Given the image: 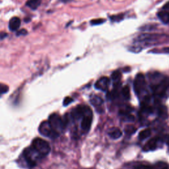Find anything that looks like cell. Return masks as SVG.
<instances>
[{"instance_id": "cell-1", "label": "cell", "mask_w": 169, "mask_h": 169, "mask_svg": "<svg viewBox=\"0 0 169 169\" xmlns=\"http://www.w3.org/2000/svg\"><path fill=\"white\" fill-rule=\"evenodd\" d=\"M43 158L32 146L25 149L22 154V161L28 168H32L36 165L37 162Z\"/></svg>"}, {"instance_id": "cell-2", "label": "cell", "mask_w": 169, "mask_h": 169, "mask_svg": "<svg viewBox=\"0 0 169 169\" xmlns=\"http://www.w3.org/2000/svg\"><path fill=\"white\" fill-rule=\"evenodd\" d=\"M31 146L39 153L42 158L46 157L50 153L51 150L50 144L48 141L39 138H35L32 141Z\"/></svg>"}, {"instance_id": "cell-3", "label": "cell", "mask_w": 169, "mask_h": 169, "mask_svg": "<svg viewBox=\"0 0 169 169\" xmlns=\"http://www.w3.org/2000/svg\"><path fill=\"white\" fill-rule=\"evenodd\" d=\"M167 37V35L160 34H149L143 33L139 35L135 41L137 43H143L145 45H151L152 43H155Z\"/></svg>"}, {"instance_id": "cell-4", "label": "cell", "mask_w": 169, "mask_h": 169, "mask_svg": "<svg viewBox=\"0 0 169 169\" xmlns=\"http://www.w3.org/2000/svg\"><path fill=\"white\" fill-rule=\"evenodd\" d=\"M48 122L54 132L58 135L61 132H62L65 126L63 120L58 114H51L49 116Z\"/></svg>"}, {"instance_id": "cell-5", "label": "cell", "mask_w": 169, "mask_h": 169, "mask_svg": "<svg viewBox=\"0 0 169 169\" xmlns=\"http://www.w3.org/2000/svg\"><path fill=\"white\" fill-rule=\"evenodd\" d=\"M39 131L40 134L50 138H56L59 135L56 132H54L48 121H45L41 123Z\"/></svg>"}, {"instance_id": "cell-6", "label": "cell", "mask_w": 169, "mask_h": 169, "mask_svg": "<svg viewBox=\"0 0 169 169\" xmlns=\"http://www.w3.org/2000/svg\"><path fill=\"white\" fill-rule=\"evenodd\" d=\"M145 85V78L142 73H138L136 75L134 81V91L136 94H139L144 89Z\"/></svg>"}, {"instance_id": "cell-7", "label": "cell", "mask_w": 169, "mask_h": 169, "mask_svg": "<svg viewBox=\"0 0 169 169\" xmlns=\"http://www.w3.org/2000/svg\"><path fill=\"white\" fill-rule=\"evenodd\" d=\"M90 112H91L89 107L80 105L73 109V111L72 112V117L74 119L79 120L83 118L87 114Z\"/></svg>"}, {"instance_id": "cell-8", "label": "cell", "mask_w": 169, "mask_h": 169, "mask_svg": "<svg viewBox=\"0 0 169 169\" xmlns=\"http://www.w3.org/2000/svg\"><path fill=\"white\" fill-rule=\"evenodd\" d=\"M169 86V80L165 79L161 81V83L153 87V91L156 95L162 96L165 93L167 87Z\"/></svg>"}, {"instance_id": "cell-9", "label": "cell", "mask_w": 169, "mask_h": 169, "mask_svg": "<svg viewBox=\"0 0 169 169\" xmlns=\"http://www.w3.org/2000/svg\"><path fill=\"white\" fill-rule=\"evenodd\" d=\"M110 79L107 77H102L98 80L95 83V88L101 91H106L108 89Z\"/></svg>"}, {"instance_id": "cell-10", "label": "cell", "mask_w": 169, "mask_h": 169, "mask_svg": "<svg viewBox=\"0 0 169 169\" xmlns=\"http://www.w3.org/2000/svg\"><path fill=\"white\" fill-rule=\"evenodd\" d=\"M92 119V118L91 112L89 113L88 114H86V115H85L83 117L82 121H81V127L83 131L87 132V131L89 130L91 126Z\"/></svg>"}, {"instance_id": "cell-11", "label": "cell", "mask_w": 169, "mask_h": 169, "mask_svg": "<svg viewBox=\"0 0 169 169\" xmlns=\"http://www.w3.org/2000/svg\"><path fill=\"white\" fill-rule=\"evenodd\" d=\"M159 141V138H153L151 139L149 141H148V143L145 145L143 150L145 151L155 150L157 148V145Z\"/></svg>"}, {"instance_id": "cell-12", "label": "cell", "mask_w": 169, "mask_h": 169, "mask_svg": "<svg viewBox=\"0 0 169 169\" xmlns=\"http://www.w3.org/2000/svg\"><path fill=\"white\" fill-rule=\"evenodd\" d=\"M21 25V19L19 17H14L11 19L9 23V28L12 31H16L19 29Z\"/></svg>"}, {"instance_id": "cell-13", "label": "cell", "mask_w": 169, "mask_h": 169, "mask_svg": "<svg viewBox=\"0 0 169 169\" xmlns=\"http://www.w3.org/2000/svg\"><path fill=\"white\" fill-rule=\"evenodd\" d=\"M108 134L110 138L113 139H117L122 137V132L120 129L118 128H112L109 129Z\"/></svg>"}, {"instance_id": "cell-14", "label": "cell", "mask_w": 169, "mask_h": 169, "mask_svg": "<svg viewBox=\"0 0 169 169\" xmlns=\"http://www.w3.org/2000/svg\"><path fill=\"white\" fill-rule=\"evenodd\" d=\"M157 17L164 24H169V11L162 10L157 13Z\"/></svg>"}, {"instance_id": "cell-15", "label": "cell", "mask_w": 169, "mask_h": 169, "mask_svg": "<svg viewBox=\"0 0 169 169\" xmlns=\"http://www.w3.org/2000/svg\"><path fill=\"white\" fill-rule=\"evenodd\" d=\"M42 0H28L26 5L32 10H36L40 5Z\"/></svg>"}, {"instance_id": "cell-16", "label": "cell", "mask_w": 169, "mask_h": 169, "mask_svg": "<svg viewBox=\"0 0 169 169\" xmlns=\"http://www.w3.org/2000/svg\"><path fill=\"white\" fill-rule=\"evenodd\" d=\"M151 134V131L150 129H145L142 131H141L139 134L138 138L140 140H144L147 138H148Z\"/></svg>"}, {"instance_id": "cell-17", "label": "cell", "mask_w": 169, "mask_h": 169, "mask_svg": "<svg viewBox=\"0 0 169 169\" xmlns=\"http://www.w3.org/2000/svg\"><path fill=\"white\" fill-rule=\"evenodd\" d=\"M91 102L92 103V105H93L95 106H100L101 105H102L103 101L101 99V98L97 96H93L91 99Z\"/></svg>"}, {"instance_id": "cell-18", "label": "cell", "mask_w": 169, "mask_h": 169, "mask_svg": "<svg viewBox=\"0 0 169 169\" xmlns=\"http://www.w3.org/2000/svg\"><path fill=\"white\" fill-rule=\"evenodd\" d=\"M122 95H123V96H124L125 99H126V100H129V97H130V91H129V87L128 85L125 86L124 87V88L122 89Z\"/></svg>"}, {"instance_id": "cell-19", "label": "cell", "mask_w": 169, "mask_h": 169, "mask_svg": "<svg viewBox=\"0 0 169 169\" xmlns=\"http://www.w3.org/2000/svg\"><path fill=\"white\" fill-rule=\"evenodd\" d=\"M121 73L120 71H115V72H114L111 75V77L114 81H118L121 78Z\"/></svg>"}, {"instance_id": "cell-20", "label": "cell", "mask_w": 169, "mask_h": 169, "mask_svg": "<svg viewBox=\"0 0 169 169\" xmlns=\"http://www.w3.org/2000/svg\"><path fill=\"white\" fill-rule=\"evenodd\" d=\"M9 91V87L6 85L0 83V95L7 93Z\"/></svg>"}, {"instance_id": "cell-21", "label": "cell", "mask_w": 169, "mask_h": 169, "mask_svg": "<svg viewBox=\"0 0 169 169\" xmlns=\"http://www.w3.org/2000/svg\"><path fill=\"white\" fill-rule=\"evenodd\" d=\"M136 132V128L133 126H128L125 129V132L128 135H132Z\"/></svg>"}, {"instance_id": "cell-22", "label": "cell", "mask_w": 169, "mask_h": 169, "mask_svg": "<svg viewBox=\"0 0 169 169\" xmlns=\"http://www.w3.org/2000/svg\"><path fill=\"white\" fill-rule=\"evenodd\" d=\"M105 19H93L91 21V24L92 25H99L102 24L103 23L105 22Z\"/></svg>"}, {"instance_id": "cell-23", "label": "cell", "mask_w": 169, "mask_h": 169, "mask_svg": "<svg viewBox=\"0 0 169 169\" xmlns=\"http://www.w3.org/2000/svg\"><path fill=\"white\" fill-rule=\"evenodd\" d=\"M110 19L112 21L118 22L123 19V15H113L110 17Z\"/></svg>"}, {"instance_id": "cell-24", "label": "cell", "mask_w": 169, "mask_h": 169, "mask_svg": "<svg viewBox=\"0 0 169 169\" xmlns=\"http://www.w3.org/2000/svg\"><path fill=\"white\" fill-rule=\"evenodd\" d=\"M134 169H153V167L148 166L145 165H140L138 167H135Z\"/></svg>"}, {"instance_id": "cell-25", "label": "cell", "mask_w": 169, "mask_h": 169, "mask_svg": "<svg viewBox=\"0 0 169 169\" xmlns=\"http://www.w3.org/2000/svg\"><path fill=\"white\" fill-rule=\"evenodd\" d=\"M73 100L72 99V98H70V97H66L65 98V99H64L63 101V105L65 106H66L68 105H69L71 102H73Z\"/></svg>"}, {"instance_id": "cell-26", "label": "cell", "mask_w": 169, "mask_h": 169, "mask_svg": "<svg viewBox=\"0 0 169 169\" xmlns=\"http://www.w3.org/2000/svg\"><path fill=\"white\" fill-rule=\"evenodd\" d=\"M161 52L164 54H169V47H165L163 48L162 50H161Z\"/></svg>"}, {"instance_id": "cell-27", "label": "cell", "mask_w": 169, "mask_h": 169, "mask_svg": "<svg viewBox=\"0 0 169 169\" xmlns=\"http://www.w3.org/2000/svg\"><path fill=\"white\" fill-rule=\"evenodd\" d=\"M27 34V31L25 29H23V30H21L20 31L18 32V33H17V36H19V35H25Z\"/></svg>"}, {"instance_id": "cell-28", "label": "cell", "mask_w": 169, "mask_h": 169, "mask_svg": "<svg viewBox=\"0 0 169 169\" xmlns=\"http://www.w3.org/2000/svg\"><path fill=\"white\" fill-rule=\"evenodd\" d=\"M163 9L164 10H167L169 11V2L168 3H167L164 6H163Z\"/></svg>"}]
</instances>
